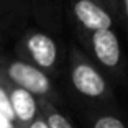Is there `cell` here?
<instances>
[{"label":"cell","mask_w":128,"mask_h":128,"mask_svg":"<svg viewBox=\"0 0 128 128\" xmlns=\"http://www.w3.org/2000/svg\"><path fill=\"white\" fill-rule=\"evenodd\" d=\"M72 13L82 31L95 33L102 30H113V18L97 0H74Z\"/></svg>","instance_id":"1"},{"label":"cell","mask_w":128,"mask_h":128,"mask_svg":"<svg viewBox=\"0 0 128 128\" xmlns=\"http://www.w3.org/2000/svg\"><path fill=\"white\" fill-rule=\"evenodd\" d=\"M71 80L72 86L76 87V90L86 97L98 98L102 95H105L107 92L105 79L89 61L80 58V54L71 69Z\"/></svg>","instance_id":"2"},{"label":"cell","mask_w":128,"mask_h":128,"mask_svg":"<svg viewBox=\"0 0 128 128\" xmlns=\"http://www.w3.org/2000/svg\"><path fill=\"white\" fill-rule=\"evenodd\" d=\"M8 77L20 89L30 92L31 95H46L51 90L48 76L38 68L22 61H15L8 66Z\"/></svg>","instance_id":"3"},{"label":"cell","mask_w":128,"mask_h":128,"mask_svg":"<svg viewBox=\"0 0 128 128\" xmlns=\"http://www.w3.org/2000/svg\"><path fill=\"white\" fill-rule=\"evenodd\" d=\"M90 49L94 58L107 69H117L122 62V46L113 30H102L90 34Z\"/></svg>","instance_id":"4"},{"label":"cell","mask_w":128,"mask_h":128,"mask_svg":"<svg viewBox=\"0 0 128 128\" xmlns=\"http://www.w3.org/2000/svg\"><path fill=\"white\" fill-rule=\"evenodd\" d=\"M26 48L33 61L43 69H51L58 61V46L51 36L44 33H34L28 38Z\"/></svg>","instance_id":"5"},{"label":"cell","mask_w":128,"mask_h":128,"mask_svg":"<svg viewBox=\"0 0 128 128\" xmlns=\"http://www.w3.org/2000/svg\"><path fill=\"white\" fill-rule=\"evenodd\" d=\"M8 97H10L15 120H18L20 123H31L36 118V112H38L36 100L30 92L16 87V89L12 90V94Z\"/></svg>","instance_id":"6"},{"label":"cell","mask_w":128,"mask_h":128,"mask_svg":"<svg viewBox=\"0 0 128 128\" xmlns=\"http://www.w3.org/2000/svg\"><path fill=\"white\" fill-rule=\"evenodd\" d=\"M46 123H48V128H72V125L69 123V120L64 115H61L59 112H51L48 113V118H46Z\"/></svg>","instance_id":"7"},{"label":"cell","mask_w":128,"mask_h":128,"mask_svg":"<svg viewBox=\"0 0 128 128\" xmlns=\"http://www.w3.org/2000/svg\"><path fill=\"white\" fill-rule=\"evenodd\" d=\"M94 128H126V126L120 118L112 117V115H105V117H100L95 120Z\"/></svg>","instance_id":"8"},{"label":"cell","mask_w":128,"mask_h":128,"mask_svg":"<svg viewBox=\"0 0 128 128\" xmlns=\"http://www.w3.org/2000/svg\"><path fill=\"white\" fill-rule=\"evenodd\" d=\"M0 115L5 117L10 122L15 120V117H13V110H12V104H10V97L5 94L4 89H0Z\"/></svg>","instance_id":"9"},{"label":"cell","mask_w":128,"mask_h":128,"mask_svg":"<svg viewBox=\"0 0 128 128\" xmlns=\"http://www.w3.org/2000/svg\"><path fill=\"white\" fill-rule=\"evenodd\" d=\"M28 128H48V123H46V120H43V118H34V120L28 125Z\"/></svg>","instance_id":"10"},{"label":"cell","mask_w":128,"mask_h":128,"mask_svg":"<svg viewBox=\"0 0 128 128\" xmlns=\"http://www.w3.org/2000/svg\"><path fill=\"white\" fill-rule=\"evenodd\" d=\"M0 128H13V122L7 120L5 117L0 115Z\"/></svg>","instance_id":"11"},{"label":"cell","mask_w":128,"mask_h":128,"mask_svg":"<svg viewBox=\"0 0 128 128\" xmlns=\"http://www.w3.org/2000/svg\"><path fill=\"white\" fill-rule=\"evenodd\" d=\"M122 7H123V16H125V23H126V30H128V0H122Z\"/></svg>","instance_id":"12"}]
</instances>
